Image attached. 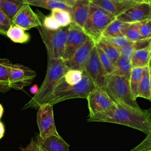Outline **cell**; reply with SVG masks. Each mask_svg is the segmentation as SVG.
<instances>
[{
	"label": "cell",
	"instance_id": "obj_50",
	"mask_svg": "<svg viewBox=\"0 0 151 151\" xmlns=\"http://www.w3.org/2000/svg\"><path fill=\"white\" fill-rule=\"evenodd\" d=\"M88 1H90V2H92V1H94V0H88Z\"/></svg>",
	"mask_w": 151,
	"mask_h": 151
},
{
	"label": "cell",
	"instance_id": "obj_1",
	"mask_svg": "<svg viewBox=\"0 0 151 151\" xmlns=\"http://www.w3.org/2000/svg\"><path fill=\"white\" fill-rule=\"evenodd\" d=\"M88 122L111 123L124 125L148 134L151 133V120L147 110L114 103L104 111L88 117Z\"/></svg>",
	"mask_w": 151,
	"mask_h": 151
},
{
	"label": "cell",
	"instance_id": "obj_30",
	"mask_svg": "<svg viewBox=\"0 0 151 151\" xmlns=\"http://www.w3.org/2000/svg\"><path fill=\"white\" fill-rule=\"evenodd\" d=\"M83 71L76 70H68L62 77L63 80L68 85L78 83L82 79Z\"/></svg>",
	"mask_w": 151,
	"mask_h": 151
},
{
	"label": "cell",
	"instance_id": "obj_3",
	"mask_svg": "<svg viewBox=\"0 0 151 151\" xmlns=\"http://www.w3.org/2000/svg\"><path fill=\"white\" fill-rule=\"evenodd\" d=\"M95 88L94 83L84 70L81 80L76 84L68 85L61 78L55 87L48 103L54 105L68 99H86Z\"/></svg>",
	"mask_w": 151,
	"mask_h": 151
},
{
	"label": "cell",
	"instance_id": "obj_21",
	"mask_svg": "<svg viewBox=\"0 0 151 151\" xmlns=\"http://www.w3.org/2000/svg\"><path fill=\"white\" fill-rule=\"evenodd\" d=\"M151 47L136 50L133 54L131 58L132 68H143L147 66L151 57Z\"/></svg>",
	"mask_w": 151,
	"mask_h": 151
},
{
	"label": "cell",
	"instance_id": "obj_13",
	"mask_svg": "<svg viewBox=\"0 0 151 151\" xmlns=\"http://www.w3.org/2000/svg\"><path fill=\"white\" fill-rule=\"evenodd\" d=\"M95 46L94 42L90 38L82 45L68 60L64 61L68 70H76L83 71L92 50Z\"/></svg>",
	"mask_w": 151,
	"mask_h": 151
},
{
	"label": "cell",
	"instance_id": "obj_14",
	"mask_svg": "<svg viewBox=\"0 0 151 151\" xmlns=\"http://www.w3.org/2000/svg\"><path fill=\"white\" fill-rule=\"evenodd\" d=\"M14 25L28 30L32 28L40 26L41 23L37 13H35L30 6L26 4L24 5L15 14L12 19Z\"/></svg>",
	"mask_w": 151,
	"mask_h": 151
},
{
	"label": "cell",
	"instance_id": "obj_19",
	"mask_svg": "<svg viewBox=\"0 0 151 151\" xmlns=\"http://www.w3.org/2000/svg\"><path fill=\"white\" fill-rule=\"evenodd\" d=\"M139 97L149 100V101L151 100L150 68L148 65L143 68L142 76L137 88V97Z\"/></svg>",
	"mask_w": 151,
	"mask_h": 151
},
{
	"label": "cell",
	"instance_id": "obj_32",
	"mask_svg": "<svg viewBox=\"0 0 151 151\" xmlns=\"http://www.w3.org/2000/svg\"><path fill=\"white\" fill-rule=\"evenodd\" d=\"M139 22L130 24L124 36L132 42H136L144 39L142 37L138 26Z\"/></svg>",
	"mask_w": 151,
	"mask_h": 151
},
{
	"label": "cell",
	"instance_id": "obj_37",
	"mask_svg": "<svg viewBox=\"0 0 151 151\" xmlns=\"http://www.w3.org/2000/svg\"><path fill=\"white\" fill-rule=\"evenodd\" d=\"M151 148V133L147 134L145 139L130 151H145Z\"/></svg>",
	"mask_w": 151,
	"mask_h": 151
},
{
	"label": "cell",
	"instance_id": "obj_36",
	"mask_svg": "<svg viewBox=\"0 0 151 151\" xmlns=\"http://www.w3.org/2000/svg\"><path fill=\"white\" fill-rule=\"evenodd\" d=\"M118 51L121 56L129 60H131L133 53L136 51V49L134 46L133 42H132V43L122 47L118 50Z\"/></svg>",
	"mask_w": 151,
	"mask_h": 151
},
{
	"label": "cell",
	"instance_id": "obj_44",
	"mask_svg": "<svg viewBox=\"0 0 151 151\" xmlns=\"http://www.w3.org/2000/svg\"><path fill=\"white\" fill-rule=\"evenodd\" d=\"M113 2H123L124 0H110Z\"/></svg>",
	"mask_w": 151,
	"mask_h": 151
},
{
	"label": "cell",
	"instance_id": "obj_20",
	"mask_svg": "<svg viewBox=\"0 0 151 151\" xmlns=\"http://www.w3.org/2000/svg\"><path fill=\"white\" fill-rule=\"evenodd\" d=\"M25 0H0V9L11 20L25 5Z\"/></svg>",
	"mask_w": 151,
	"mask_h": 151
},
{
	"label": "cell",
	"instance_id": "obj_24",
	"mask_svg": "<svg viewBox=\"0 0 151 151\" xmlns=\"http://www.w3.org/2000/svg\"><path fill=\"white\" fill-rule=\"evenodd\" d=\"M96 44L104 51L114 65L120 56L118 50L109 41L108 39L103 37Z\"/></svg>",
	"mask_w": 151,
	"mask_h": 151
},
{
	"label": "cell",
	"instance_id": "obj_2",
	"mask_svg": "<svg viewBox=\"0 0 151 151\" xmlns=\"http://www.w3.org/2000/svg\"><path fill=\"white\" fill-rule=\"evenodd\" d=\"M67 70L62 58H48L47 70L43 82L37 93L24 106L22 109H38L40 105L48 103L55 87Z\"/></svg>",
	"mask_w": 151,
	"mask_h": 151
},
{
	"label": "cell",
	"instance_id": "obj_51",
	"mask_svg": "<svg viewBox=\"0 0 151 151\" xmlns=\"http://www.w3.org/2000/svg\"><path fill=\"white\" fill-rule=\"evenodd\" d=\"M150 54H151V50H150Z\"/></svg>",
	"mask_w": 151,
	"mask_h": 151
},
{
	"label": "cell",
	"instance_id": "obj_10",
	"mask_svg": "<svg viewBox=\"0 0 151 151\" xmlns=\"http://www.w3.org/2000/svg\"><path fill=\"white\" fill-rule=\"evenodd\" d=\"M90 38L83 28L74 22L69 26L64 52L62 57L64 61L69 60L74 52Z\"/></svg>",
	"mask_w": 151,
	"mask_h": 151
},
{
	"label": "cell",
	"instance_id": "obj_7",
	"mask_svg": "<svg viewBox=\"0 0 151 151\" xmlns=\"http://www.w3.org/2000/svg\"><path fill=\"white\" fill-rule=\"evenodd\" d=\"M37 122L39 129V136L46 138L51 136H60L56 129L53 113V105L46 103L38 107Z\"/></svg>",
	"mask_w": 151,
	"mask_h": 151
},
{
	"label": "cell",
	"instance_id": "obj_34",
	"mask_svg": "<svg viewBox=\"0 0 151 151\" xmlns=\"http://www.w3.org/2000/svg\"><path fill=\"white\" fill-rule=\"evenodd\" d=\"M139 29L143 38L151 37V19H148L138 24Z\"/></svg>",
	"mask_w": 151,
	"mask_h": 151
},
{
	"label": "cell",
	"instance_id": "obj_41",
	"mask_svg": "<svg viewBox=\"0 0 151 151\" xmlns=\"http://www.w3.org/2000/svg\"><path fill=\"white\" fill-rule=\"evenodd\" d=\"M5 133V128L3 123L0 121V139L2 138Z\"/></svg>",
	"mask_w": 151,
	"mask_h": 151
},
{
	"label": "cell",
	"instance_id": "obj_27",
	"mask_svg": "<svg viewBox=\"0 0 151 151\" xmlns=\"http://www.w3.org/2000/svg\"><path fill=\"white\" fill-rule=\"evenodd\" d=\"M115 71L113 75L122 76L130 79L132 65L130 60H129L122 56H120L114 64Z\"/></svg>",
	"mask_w": 151,
	"mask_h": 151
},
{
	"label": "cell",
	"instance_id": "obj_43",
	"mask_svg": "<svg viewBox=\"0 0 151 151\" xmlns=\"http://www.w3.org/2000/svg\"><path fill=\"white\" fill-rule=\"evenodd\" d=\"M3 113H4V108L2 104H0V121H1V118L2 117V116L3 114Z\"/></svg>",
	"mask_w": 151,
	"mask_h": 151
},
{
	"label": "cell",
	"instance_id": "obj_48",
	"mask_svg": "<svg viewBox=\"0 0 151 151\" xmlns=\"http://www.w3.org/2000/svg\"><path fill=\"white\" fill-rule=\"evenodd\" d=\"M40 151H44V150H43L40 147Z\"/></svg>",
	"mask_w": 151,
	"mask_h": 151
},
{
	"label": "cell",
	"instance_id": "obj_22",
	"mask_svg": "<svg viewBox=\"0 0 151 151\" xmlns=\"http://www.w3.org/2000/svg\"><path fill=\"white\" fill-rule=\"evenodd\" d=\"M11 61L6 58H0V93H6L11 88L9 83V73Z\"/></svg>",
	"mask_w": 151,
	"mask_h": 151
},
{
	"label": "cell",
	"instance_id": "obj_17",
	"mask_svg": "<svg viewBox=\"0 0 151 151\" xmlns=\"http://www.w3.org/2000/svg\"><path fill=\"white\" fill-rule=\"evenodd\" d=\"M90 3L88 0H76L72 8L73 22L82 28L88 15Z\"/></svg>",
	"mask_w": 151,
	"mask_h": 151
},
{
	"label": "cell",
	"instance_id": "obj_31",
	"mask_svg": "<svg viewBox=\"0 0 151 151\" xmlns=\"http://www.w3.org/2000/svg\"><path fill=\"white\" fill-rule=\"evenodd\" d=\"M37 14L40 19L41 25L43 27L48 30L55 31L57 30L60 28V27L57 24L55 20L52 18L51 15L45 16L42 14L40 11H37Z\"/></svg>",
	"mask_w": 151,
	"mask_h": 151
},
{
	"label": "cell",
	"instance_id": "obj_46",
	"mask_svg": "<svg viewBox=\"0 0 151 151\" xmlns=\"http://www.w3.org/2000/svg\"><path fill=\"white\" fill-rule=\"evenodd\" d=\"M150 95H151V70H150ZM151 101V100H150Z\"/></svg>",
	"mask_w": 151,
	"mask_h": 151
},
{
	"label": "cell",
	"instance_id": "obj_39",
	"mask_svg": "<svg viewBox=\"0 0 151 151\" xmlns=\"http://www.w3.org/2000/svg\"><path fill=\"white\" fill-rule=\"evenodd\" d=\"M54 1L64 4L65 5H67L68 7H70L71 8L74 5L76 1V0H54Z\"/></svg>",
	"mask_w": 151,
	"mask_h": 151
},
{
	"label": "cell",
	"instance_id": "obj_16",
	"mask_svg": "<svg viewBox=\"0 0 151 151\" xmlns=\"http://www.w3.org/2000/svg\"><path fill=\"white\" fill-rule=\"evenodd\" d=\"M91 2L116 17L128 8L136 4L126 0L122 2H114L110 0H94Z\"/></svg>",
	"mask_w": 151,
	"mask_h": 151
},
{
	"label": "cell",
	"instance_id": "obj_38",
	"mask_svg": "<svg viewBox=\"0 0 151 151\" xmlns=\"http://www.w3.org/2000/svg\"><path fill=\"white\" fill-rule=\"evenodd\" d=\"M21 151H40V147L35 140L31 139L29 143L25 147H20Z\"/></svg>",
	"mask_w": 151,
	"mask_h": 151
},
{
	"label": "cell",
	"instance_id": "obj_29",
	"mask_svg": "<svg viewBox=\"0 0 151 151\" xmlns=\"http://www.w3.org/2000/svg\"><path fill=\"white\" fill-rule=\"evenodd\" d=\"M96 48L97 51L100 61L105 70L107 74L110 76L113 75L115 71L114 65L112 63V61L110 60L108 56L104 52V51L97 45L95 44Z\"/></svg>",
	"mask_w": 151,
	"mask_h": 151
},
{
	"label": "cell",
	"instance_id": "obj_42",
	"mask_svg": "<svg viewBox=\"0 0 151 151\" xmlns=\"http://www.w3.org/2000/svg\"><path fill=\"white\" fill-rule=\"evenodd\" d=\"M38 89H39V88H38V87L37 86V84H34V85H33V86L31 87V88H30V91H31L32 93H34V94H35L37 93V92L38 91Z\"/></svg>",
	"mask_w": 151,
	"mask_h": 151
},
{
	"label": "cell",
	"instance_id": "obj_28",
	"mask_svg": "<svg viewBox=\"0 0 151 151\" xmlns=\"http://www.w3.org/2000/svg\"><path fill=\"white\" fill-rule=\"evenodd\" d=\"M143 68L135 67L133 68L129 79V84L132 95L134 99L137 97V88L139 81L142 76Z\"/></svg>",
	"mask_w": 151,
	"mask_h": 151
},
{
	"label": "cell",
	"instance_id": "obj_33",
	"mask_svg": "<svg viewBox=\"0 0 151 151\" xmlns=\"http://www.w3.org/2000/svg\"><path fill=\"white\" fill-rule=\"evenodd\" d=\"M12 25V20L0 9V34L6 36L7 31Z\"/></svg>",
	"mask_w": 151,
	"mask_h": 151
},
{
	"label": "cell",
	"instance_id": "obj_11",
	"mask_svg": "<svg viewBox=\"0 0 151 151\" xmlns=\"http://www.w3.org/2000/svg\"><path fill=\"white\" fill-rule=\"evenodd\" d=\"M116 19L129 24L140 22L151 19V4H134L116 17Z\"/></svg>",
	"mask_w": 151,
	"mask_h": 151
},
{
	"label": "cell",
	"instance_id": "obj_4",
	"mask_svg": "<svg viewBox=\"0 0 151 151\" xmlns=\"http://www.w3.org/2000/svg\"><path fill=\"white\" fill-rule=\"evenodd\" d=\"M116 19V17L91 2L88 15L83 29L96 44L102 37L107 27Z\"/></svg>",
	"mask_w": 151,
	"mask_h": 151
},
{
	"label": "cell",
	"instance_id": "obj_8",
	"mask_svg": "<svg viewBox=\"0 0 151 151\" xmlns=\"http://www.w3.org/2000/svg\"><path fill=\"white\" fill-rule=\"evenodd\" d=\"M85 71L96 88L104 90L109 76L102 66L96 46L92 50L85 67Z\"/></svg>",
	"mask_w": 151,
	"mask_h": 151
},
{
	"label": "cell",
	"instance_id": "obj_26",
	"mask_svg": "<svg viewBox=\"0 0 151 151\" xmlns=\"http://www.w3.org/2000/svg\"><path fill=\"white\" fill-rule=\"evenodd\" d=\"M50 15L60 27L70 25L73 22L71 14L65 9L60 8L52 9Z\"/></svg>",
	"mask_w": 151,
	"mask_h": 151
},
{
	"label": "cell",
	"instance_id": "obj_49",
	"mask_svg": "<svg viewBox=\"0 0 151 151\" xmlns=\"http://www.w3.org/2000/svg\"><path fill=\"white\" fill-rule=\"evenodd\" d=\"M148 150V151H151V148L149 149H148V150Z\"/></svg>",
	"mask_w": 151,
	"mask_h": 151
},
{
	"label": "cell",
	"instance_id": "obj_47",
	"mask_svg": "<svg viewBox=\"0 0 151 151\" xmlns=\"http://www.w3.org/2000/svg\"><path fill=\"white\" fill-rule=\"evenodd\" d=\"M147 111H148V112H149V114H150V120H151V107H150L149 109H148V110H147Z\"/></svg>",
	"mask_w": 151,
	"mask_h": 151
},
{
	"label": "cell",
	"instance_id": "obj_23",
	"mask_svg": "<svg viewBox=\"0 0 151 151\" xmlns=\"http://www.w3.org/2000/svg\"><path fill=\"white\" fill-rule=\"evenodd\" d=\"M25 2L28 5H32L35 6L41 7L47 9L52 10L54 8H60L68 11L71 14L72 8L68 7L64 4L55 1L54 0H25Z\"/></svg>",
	"mask_w": 151,
	"mask_h": 151
},
{
	"label": "cell",
	"instance_id": "obj_15",
	"mask_svg": "<svg viewBox=\"0 0 151 151\" xmlns=\"http://www.w3.org/2000/svg\"><path fill=\"white\" fill-rule=\"evenodd\" d=\"M35 139V142L44 151H70L69 145L60 136L42 139L38 134Z\"/></svg>",
	"mask_w": 151,
	"mask_h": 151
},
{
	"label": "cell",
	"instance_id": "obj_35",
	"mask_svg": "<svg viewBox=\"0 0 151 151\" xmlns=\"http://www.w3.org/2000/svg\"><path fill=\"white\" fill-rule=\"evenodd\" d=\"M107 39H108L109 41L117 50H119L122 47L132 42V41H130L125 36H119V37L110 38H107Z\"/></svg>",
	"mask_w": 151,
	"mask_h": 151
},
{
	"label": "cell",
	"instance_id": "obj_18",
	"mask_svg": "<svg viewBox=\"0 0 151 151\" xmlns=\"http://www.w3.org/2000/svg\"><path fill=\"white\" fill-rule=\"evenodd\" d=\"M130 24L123 22L117 19L111 22L105 29L102 37L110 38L119 36H124Z\"/></svg>",
	"mask_w": 151,
	"mask_h": 151
},
{
	"label": "cell",
	"instance_id": "obj_6",
	"mask_svg": "<svg viewBox=\"0 0 151 151\" xmlns=\"http://www.w3.org/2000/svg\"><path fill=\"white\" fill-rule=\"evenodd\" d=\"M69 26L60 27L55 31L48 30L44 28L41 24L37 27L45 46L48 58H62L64 52Z\"/></svg>",
	"mask_w": 151,
	"mask_h": 151
},
{
	"label": "cell",
	"instance_id": "obj_25",
	"mask_svg": "<svg viewBox=\"0 0 151 151\" xmlns=\"http://www.w3.org/2000/svg\"><path fill=\"white\" fill-rule=\"evenodd\" d=\"M26 30L23 28L12 25L7 31L6 36L13 42L17 43H25L29 40L30 36Z\"/></svg>",
	"mask_w": 151,
	"mask_h": 151
},
{
	"label": "cell",
	"instance_id": "obj_40",
	"mask_svg": "<svg viewBox=\"0 0 151 151\" xmlns=\"http://www.w3.org/2000/svg\"><path fill=\"white\" fill-rule=\"evenodd\" d=\"M135 4H140V3H149L151 4V0H126Z\"/></svg>",
	"mask_w": 151,
	"mask_h": 151
},
{
	"label": "cell",
	"instance_id": "obj_52",
	"mask_svg": "<svg viewBox=\"0 0 151 151\" xmlns=\"http://www.w3.org/2000/svg\"><path fill=\"white\" fill-rule=\"evenodd\" d=\"M145 151H148V150H145Z\"/></svg>",
	"mask_w": 151,
	"mask_h": 151
},
{
	"label": "cell",
	"instance_id": "obj_9",
	"mask_svg": "<svg viewBox=\"0 0 151 151\" xmlns=\"http://www.w3.org/2000/svg\"><path fill=\"white\" fill-rule=\"evenodd\" d=\"M36 75V72L29 67L11 63L9 73V87L15 90H22L31 84Z\"/></svg>",
	"mask_w": 151,
	"mask_h": 151
},
{
	"label": "cell",
	"instance_id": "obj_5",
	"mask_svg": "<svg viewBox=\"0 0 151 151\" xmlns=\"http://www.w3.org/2000/svg\"><path fill=\"white\" fill-rule=\"evenodd\" d=\"M104 91L114 103H122L134 108H140L132 95L129 80L124 76H109Z\"/></svg>",
	"mask_w": 151,
	"mask_h": 151
},
{
	"label": "cell",
	"instance_id": "obj_12",
	"mask_svg": "<svg viewBox=\"0 0 151 151\" xmlns=\"http://www.w3.org/2000/svg\"><path fill=\"white\" fill-rule=\"evenodd\" d=\"M89 109L88 117L104 111L114 104L107 93L103 90L95 88L87 97Z\"/></svg>",
	"mask_w": 151,
	"mask_h": 151
},
{
	"label": "cell",
	"instance_id": "obj_45",
	"mask_svg": "<svg viewBox=\"0 0 151 151\" xmlns=\"http://www.w3.org/2000/svg\"><path fill=\"white\" fill-rule=\"evenodd\" d=\"M148 67H149L150 70H151V57H150V60H149V64H148Z\"/></svg>",
	"mask_w": 151,
	"mask_h": 151
}]
</instances>
